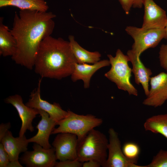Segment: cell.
<instances>
[{
    "mask_svg": "<svg viewBox=\"0 0 167 167\" xmlns=\"http://www.w3.org/2000/svg\"><path fill=\"white\" fill-rule=\"evenodd\" d=\"M111 67L105 73V76L114 83L121 90L127 91L130 95L137 96V90L130 82L132 69L129 67V58L119 49H118L115 57L108 54Z\"/></svg>",
    "mask_w": 167,
    "mask_h": 167,
    "instance_id": "cell-5",
    "label": "cell"
},
{
    "mask_svg": "<svg viewBox=\"0 0 167 167\" xmlns=\"http://www.w3.org/2000/svg\"><path fill=\"white\" fill-rule=\"evenodd\" d=\"M67 115L63 119L56 122L58 126L54 128L51 134L65 132L76 135L78 142L91 130L101 125L102 119L91 114L79 115L70 110H67Z\"/></svg>",
    "mask_w": 167,
    "mask_h": 167,
    "instance_id": "cell-4",
    "label": "cell"
},
{
    "mask_svg": "<svg viewBox=\"0 0 167 167\" xmlns=\"http://www.w3.org/2000/svg\"><path fill=\"white\" fill-rule=\"evenodd\" d=\"M108 133V155L103 167H143L133 163L125 156L118 133L113 128H109Z\"/></svg>",
    "mask_w": 167,
    "mask_h": 167,
    "instance_id": "cell-8",
    "label": "cell"
},
{
    "mask_svg": "<svg viewBox=\"0 0 167 167\" xmlns=\"http://www.w3.org/2000/svg\"><path fill=\"white\" fill-rule=\"evenodd\" d=\"M159 58L161 66L167 71V44H162L161 46Z\"/></svg>",
    "mask_w": 167,
    "mask_h": 167,
    "instance_id": "cell-25",
    "label": "cell"
},
{
    "mask_svg": "<svg viewBox=\"0 0 167 167\" xmlns=\"http://www.w3.org/2000/svg\"><path fill=\"white\" fill-rule=\"evenodd\" d=\"M83 163L77 159L68 160L63 161L56 162L54 167H82Z\"/></svg>",
    "mask_w": 167,
    "mask_h": 167,
    "instance_id": "cell-26",
    "label": "cell"
},
{
    "mask_svg": "<svg viewBox=\"0 0 167 167\" xmlns=\"http://www.w3.org/2000/svg\"><path fill=\"white\" fill-rule=\"evenodd\" d=\"M145 131L160 134L167 139V113L152 116L144 123Z\"/></svg>",
    "mask_w": 167,
    "mask_h": 167,
    "instance_id": "cell-21",
    "label": "cell"
},
{
    "mask_svg": "<svg viewBox=\"0 0 167 167\" xmlns=\"http://www.w3.org/2000/svg\"><path fill=\"white\" fill-rule=\"evenodd\" d=\"M56 17L51 12L25 10L15 12L10 32L17 44L16 52L11 57L16 64L33 69L41 42L53 31Z\"/></svg>",
    "mask_w": 167,
    "mask_h": 167,
    "instance_id": "cell-1",
    "label": "cell"
},
{
    "mask_svg": "<svg viewBox=\"0 0 167 167\" xmlns=\"http://www.w3.org/2000/svg\"><path fill=\"white\" fill-rule=\"evenodd\" d=\"M144 15L142 28L146 29L164 28L167 22L165 11L153 0H144Z\"/></svg>",
    "mask_w": 167,
    "mask_h": 167,
    "instance_id": "cell-13",
    "label": "cell"
},
{
    "mask_svg": "<svg viewBox=\"0 0 167 167\" xmlns=\"http://www.w3.org/2000/svg\"><path fill=\"white\" fill-rule=\"evenodd\" d=\"M11 127V125L10 122L2 123L0 125V141L2 140Z\"/></svg>",
    "mask_w": 167,
    "mask_h": 167,
    "instance_id": "cell-28",
    "label": "cell"
},
{
    "mask_svg": "<svg viewBox=\"0 0 167 167\" xmlns=\"http://www.w3.org/2000/svg\"><path fill=\"white\" fill-rule=\"evenodd\" d=\"M110 65L109 60H103L90 65L87 63H75L74 69L71 74V78L74 82L79 80H82L84 83V87L88 88L90 86L91 79L93 75L98 70Z\"/></svg>",
    "mask_w": 167,
    "mask_h": 167,
    "instance_id": "cell-16",
    "label": "cell"
},
{
    "mask_svg": "<svg viewBox=\"0 0 167 167\" xmlns=\"http://www.w3.org/2000/svg\"><path fill=\"white\" fill-rule=\"evenodd\" d=\"M16 7L20 10L47 11L49 7L44 0H0V7Z\"/></svg>",
    "mask_w": 167,
    "mask_h": 167,
    "instance_id": "cell-20",
    "label": "cell"
},
{
    "mask_svg": "<svg viewBox=\"0 0 167 167\" xmlns=\"http://www.w3.org/2000/svg\"><path fill=\"white\" fill-rule=\"evenodd\" d=\"M151 88L143 104L154 107L160 106L167 100V73L162 72L151 77Z\"/></svg>",
    "mask_w": 167,
    "mask_h": 167,
    "instance_id": "cell-10",
    "label": "cell"
},
{
    "mask_svg": "<svg viewBox=\"0 0 167 167\" xmlns=\"http://www.w3.org/2000/svg\"><path fill=\"white\" fill-rule=\"evenodd\" d=\"M84 162L83 163V167H99L101 166V164L100 162L92 160H89Z\"/></svg>",
    "mask_w": 167,
    "mask_h": 167,
    "instance_id": "cell-29",
    "label": "cell"
},
{
    "mask_svg": "<svg viewBox=\"0 0 167 167\" xmlns=\"http://www.w3.org/2000/svg\"><path fill=\"white\" fill-rule=\"evenodd\" d=\"M68 38L73 53L77 63L94 64L100 61L101 55L99 52H91L84 49L75 41L72 35L69 36Z\"/></svg>",
    "mask_w": 167,
    "mask_h": 167,
    "instance_id": "cell-19",
    "label": "cell"
},
{
    "mask_svg": "<svg viewBox=\"0 0 167 167\" xmlns=\"http://www.w3.org/2000/svg\"><path fill=\"white\" fill-rule=\"evenodd\" d=\"M42 79L39 80L37 88L31 93L30 98L25 104L28 107L45 111L57 122L66 117L68 111L62 109L58 103L54 102L51 104L41 98L40 86Z\"/></svg>",
    "mask_w": 167,
    "mask_h": 167,
    "instance_id": "cell-12",
    "label": "cell"
},
{
    "mask_svg": "<svg viewBox=\"0 0 167 167\" xmlns=\"http://www.w3.org/2000/svg\"><path fill=\"white\" fill-rule=\"evenodd\" d=\"M78 143L76 135L65 132L58 133L52 143L57 159L59 161L77 159Z\"/></svg>",
    "mask_w": 167,
    "mask_h": 167,
    "instance_id": "cell-9",
    "label": "cell"
},
{
    "mask_svg": "<svg viewBox=\"0 0 167 167\" xmlns=\"http://www.w3.org/2000/svg\"><path fill=\"white\" fill-rule=\"evenodd\" d=\"M125 31L134 41L131 49L139 56L147 49L156 47L165 35V28L146 29L128 26Z\"/></svg>",
    "mask_w": 167,
    "mask_h": 167,
    "instance_id": "cell-6",
    "label": "cell"
},
{
    "mask_svg": "<svg viewBox=\"0 0 167 167\" xmlns=\"http://www.w3.org/2000/svg\"><path fill=\"white\" fill-rule=\"evenodd\" d=\"M3 19L0 18V55L12 57L16 52L17 43L8 27L3 24Z\"/></svg>",
    "mask_w": 167,
    "mask_h": 167,
    "instance_id": "cell-18",
    "label": "cell"
},
{
    "mask_svg": "<svg viewBox=\"0 0 167 167\" xmlns=\"http://www.w3.org/2000/svg\"><path fill=\"white\" fill-rule=\"evenodd\" d=\"M126 14H128L132 6V0H118Z\"/></svg>",
    "mask_w": 167,
    "mask_h": 167,
    "instance_id": "cell-27",
    "label": "cell"
},
{
    "mask_svg": "<svg viewBox=\"0 0 167 167\" xmlns=\"http://www.w3.org/2000/svg\"><path fill=\"white\" fill-rule=\"evenodd\" d=\"M33 150L26 151L19 158L20 162L28 167H53L56 162L55 149H46L35 143Z\"/></svg>",
    "mask_w": 167,
    "mask_h": 167,
    "instance_id": "cell-7",
    "label": "cell"
},
{
    "mask_svg": "<svg viewBox=\"0 0 167 167\" xmlns=\"http://www.w3.org/2000/svg\"><path fill=\"white\" fill-rule=\"evenodd\" d=\"M132 7L135 8H140L143 5L144 0H132Z\"/></svg>",
    "mask_w": 167,
    "mask_h": 167,
    "instance_id": "cell-30",
    "label": "cell"
},
{
    "mask_svg": "<svg viewBox=\"0 0 167 167\" xmlns=\"http://www.w3.org/2000/svg\"><path fill=\"white\" fill-rule=\"evenodd\" d=\"M143 167H167V151L161 150L150 164Z\"/></svg>",
    "mask_w": 167,
    "mask_h": 167,
    "instance_id": "cell-23",
    "label": "cell"
},
{
    "mask_svg": "<svg viewBox=\"0 0 167 167\" xmlns=\"http://www.w3.org/2000/svg\"><path fill=\"white\" fill-rule=\"evenodd\" d=\"M38 111L41 119L36 127L38 132L35 136L28 140L29 143H36L45 149H49L52 147L49 142V137L55 128L56 122L45 111L41 109Z\"/></svg>",
    "mask_w": 167,
    "mask_h": 167,
    "instance_id": "cell-14",
    "label": "cell"
},
{
    "mask_svg": "<svg viewBox=\"0 0 167 167\" xmlns=\"http://www.w3.org/2000/svg\"><path fill=\"white\" fill-rule=\"evenodd\" d=\"M76 63L69 41L50 36L41 42L34 67L42 78L60 79L71 75Z\"/></svg>",
    "mask_w": 167,
    "mask_h": 167,
    "instance_id": "cell-2",
    "label": "cell"
},
{
    "mask_svg": "<svg viewBox=\"0 0 167 167\" xmlns=\"http://www.w3.org/2000/svg\"><path fill=\"white\" fill-rule=\"evenodd\" d=\"M0 142L2 143L11 162L19 161V154L27 151L29 143L25 135L14 137L11 132L9 130Z\"/></svg>",
    "mask_w": 167,
    "mask_h": 167,
    "instance_id": "cell-17",
    "label": "cell"
},
{
    "mask_svg": "<svg viewBox=\"0 0 167 167\" xmlns=\"http://www.w3.org/2000/svg\"><path fill=\"white\" fill-rule=\"evenodd\" d=\"M108 143L105 134L94 128L92 129L78 142L77 160L82 163L95 161L103 167L108 157Z\"/></svg>",
    "mask_w": 167,
    "mask_h": 167,
    "instance_id": "cell-3",
    "label": "cell"
},
{
    "mask_svg": "<svg viewBox=\"0 0 167 167\" xmlns=\"http://www.w3.org/2000/svg\"><path fill=\"white\" fill-rule=\"evenodd\" d=\"M165 35L164 38L167 39V22L166 24L165 27Z\"/></svg>",
    "mask_w": 167,
    "mask_h": 167,
    "instance_id": "cell-31",
    "label": "cell"
},
{
    "mask_svg": "<svg viewBox=\"0 0 167 167\" xmlns=\"http://www.w3.org/2000/svg\"><path fill=\"white\" fill-rule=\"evenodd\" d=\"M11 161L9 155L2 142L0 143V167H10Z\"/></svg>",
    "mask_w": 167,
    "mask_h": 167,
    "instance_id": "cell-24",
    "label": "cell"
},
{
    "mask_svg": "<svg viewBox=\"0 0 167 167\" xmlns=\"http://www.w3.org/2000/svg\"><path fill=\"white\" fill-rule=\"evenodd\" d=\"M122 150L126 158L132 162L136 164L140 152L139 146L133 142H127L124 144Z\"/></svg>",
    "mask_w": 167,
    "mask_h": 167,
    "instance_id": "cell-22",
    "label": "cell"
},
{
    "mask_svg": "<svg viewBox=\"0 0 167 167\" xmlns=\"http://www.w3.org/2000/svg\"><path fill=\"white\" fill-rule=\"evenodd\" d=\"M5 102L12 105L16 109L22 122L19 136H23L27 130L34 131L32 125L33 119L39 114L38 110L28 107L23 102L21 96L18 94L9 96L5 99Z\"/></svg>",
    "mask_w": 167,
    "mask_h": 167,
    "instance_id": "cell-11",
    "label": "cell"
},
{
    "mask_svg": "<svg viewBox=\"0 0 167 167\" xmlns=\"http://www.w3.org/2000/svg\"><path fill=\"white\" fill-rule=\"evenodd\" d=\"M127 55L132 65V72L134 75L135 82L137 84H141L147 96L149 92V83L152 74V71L145 66L140 60V56L131 49L127 51Z\"/></svg>",
    "mask_w": 167,
    "mask_h": 167,
    "instance_id": "cell-15",
    "label": "cell"
}]
</instances>
